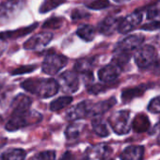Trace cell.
Here are the masks:
<instances>
[{"label": "cell", "mask_w": 160, "mask_h": 160, "mask_svg": "<svg viewBox=\"0 0 160 160\" xmlns=\"http://www.w3.org/2000/svg\"><path fill=\"white\" fill-rule=\"evenodd\" d=\"M21 88L43 99L56 95L59 90L58 83L54 78H28L22 82Z\"/></svg>", "instance_id": "1"}, {"label": "cell", "mask_w": 160, "mask_h": 160, "mask_svg": "<svg viewBox=\"0 0 160 160\" xmlns=\"http://www.w3.org/2000/svg\"><path fill=\"white\" fill-rule=\"evenodd\" d=\"M42 120V115L35 110H27L20 113H12L11 119L7 122L5 128L7 131L13 132L23 127L34 125Z\"/></svg>", "instance_id": "2"}, {"label": "cell", "mask_w": 160, "mask_h": 160, "mask_svg": "<svg viewBox=\"0 0 160 160\" xmlns=\"http://www.w3.org/2000/svg\"><path fill=\"white\" fill-rule=\"evenodd\" d=\"M131 114L129 110H119L112 114L108 119V122L117 135H125L130 132L131 128Z\"/></svg>", "instance_id": "3"}, {"label": "cell", "mask_w": 160, "mask_h": 160, "mask_svg": "<svg viewBox=\"0 0 160 160\" xmlns=\"http://www.w3.org/2000/svg\"><path fill=\"white\" fill-rule=\"evenodd\" d=\"M25 0H7L0 4V23L6 24L13 20L24 9Z\"/></svg>", "instance_id": "4"}, {"label": "cell", "mask_w": 160, "mask_h": 160, "mask_svg": "<svg viewBox=\"0 0 160 160\" xmlns=\"http://www.w3.org/2000/svg\"><path fill=\"white\" fill-rule=\"evenodd\" d=\"M67 63L68 58L65 56L57 53H49L45 56L42 61V70L48 75H55L64 68Z\"/></svg>", "instance_id": "5"}, {"label": "cell", "mask_w": 160, "mask_h": 160, "mask_svg": "<svg viewBox=\"0 0 160 160\" xmlns=\"http://www.w3.org/2000/svg\"><path fill=\"white\" fill-rule=\"evenodd\" d=\"M144 38L145 37L141 34L129 35L116 44L113 53H122L132 57L133 53L144 42Z\"/></svg>", "instance_id": "6"}, {"label": "cell", "mask_w": 160, "mask_h": 160, "mask_svg": "<svg viewBox=\"0 0 160 160\" xmlns=\"http://www.w3.org/2000/svg\"><path fill=\"white\" fill-rule=\"evenodd\" d=\"M58 83L65 93H74L79 89V77L74 71H66L58 75Z\"/></svg>", "instance_id": "7"}, {"label": "cell", "mask_w": 160, "mask_h": 160, "mask_svg": "<svg viewBox=\"0 0 160 160\" xmlns=\"http://www.w3.org/2000/svg\"><path fill=\"white\" fill-rule=\"evenodd\" d=\"M157 54L152 45H143L137 50L135 54V62L140 69H145L154 63Z\"/></svg>", "instance_id": "8"}, {"label": "cell", "mask_w": 160, "mask_h": 160, "mask_svg": "<svg viewBox=\"0 0 160 160\" xmlns=\"http://www.w3.org/2000/svg\"><path fill=\"white\" fill-rule=\"evenodd\" d=\"M112 152V148L106 143L95 144L87 148L82 160H106Z\"/></svg>", "instance_id": "9"}, {"label": "cell", "mask_w": 160, "mask_h": 160, "mask_svg": "<svg viewBox=\"0 0 160 160\" xmlns=\"http://www.w3.org/2000/svg\"><path fill=\"white\" fill-rule=\"evenodd\" d=\"M53 39L51 32H40L24 42V49L26 50H40L48 45Z\"/></svg>", "instance_id": "10"}, {"label": "cell", "mask_w": 160, "mask_h": 160, "mask_svg": "<svg viewBox=\"0 0 160 160\" xmlns=\"http://www.w3.org/2000/svg\"><path fill=\"white\" fill-rule=\"evenodd\" d=\"M92 67H93V59L90 58H85L76 60L73 66L74 72L83 75L87 86L92 84V81H93Z\"/></svg>", "instance_id": "11"}, {"label": "cell", "mask_w": 160, "mask_h": 160, "mask_svg": "<svg viewBox=\"0 0 160 160\" xmlns=\"http://www.w3.org/2000/svg\"><path fill=\"white\" fill-rule=\"evenodd\" d=\"M92 102L89 100L86 101H82L78 103L77 105H75L74 107L71 108L67 113H66V119L68 121L73 122V121H77L80 119H83L86 117L90 116V110H91V107H92Z\"/></svg>", "instance_id": "12"}, {"label": "cell", "mask_w": 160, "mask_h": 160, "mask_svg": "<svg viewBox=\"0 0 160 160\" xmlns=\"http://www.w3.org/2000/svg\"><path fill=\"white\" fill-rule=\"evenodd\" d=\"M142 22V13L138 11L127 15L124 18H122L119 27H118V31L121 34H127L136 28H138L140 23Z\"/></svg>", "instance_id": "13"}, {"label": "cell", "mask_w": 160, "mask_h": 160, "mask_svg": "<svg viewBox=\"0 0 160 160\" xmlns=\"http://www.w3.org/2000/svg\"><path fill=\"white\" fill-rule=\"evenodd\" d=\"M122 69V67L111 62L110 64L104 66L98 71L99 80L103 83H112L120 76Z\"/></svg>", "instance_id": "14"}, {"label": "cell", "mask_w": 160, "mask_h": 160, "mask_svg": "<svg viewBox=\"0 0 160 160\" xmlns=\"http://www.w3.org/2000/svg\"><path fill=\"white\" fill-rule=\"evenodd\" d=\"M121 20V17L108 16L98 25V31L103 35L110 36L118 29Z\"/></svg>", "instance_id": "15"}, {"label": "cell", "mask_w": 160, "mask_h": 160, "mask_svg": "<svg viewBox=\"0 0 160 160\" xmlns=\"http://www.w3.org/2000/svg\"><path fill=\"white\" fill-rule=\"evenodd\" d=\"M145 149L141 145H131L126 147L120 154L121 160H144Z\"/></svg>", "instance_id": "16"}, {"label": "cell", "mask_w": 160, "mask_h": 160, "mask_svg": "<svg viewBox=\"0 0 160 160\" xmlns=\"http://www.w3.org/2000/svg\"><path fill=\"white\" fill-rule=\"evenodd\" d=\"M31 104H32V100L30 97H28L24 93H19L13 98L11 104L12 113H20V112L27 111L30 109Z\"/></svg>", "instance_id": "17"}, {"label": "cell", "mask_w": 160, "mask_h": 160, "mask_svg": "<svg viewBox=\"0 0 160 160\" xmlns=\"http://www.w3.org/2000/svg\"><path fill=\"white\" fill-rule=\"evenodd\" d=\"M38 27V24L35 23L31 26L26 27V28H21L15 30H10V31H4L0 33V42H4L8 39H12V40H15L24 36H27L28 34L31 33V31H33L34 29H36Z\"/></svg>", "instance_id": "18"}, {"label": "cell", "mask_w": 160, "mask_h": 160, "mask_svg": "<svg viewBox=\"0 0 160 160\" xmlns=\"http://www.w3.org/2000/svg\"><path fill=\"white\" fill-rule=\"evenodd\" d=\"M117 101L115 97H111L108 100L101 101L96 104H92L91 110H90V116L96 117V116H101L104 113L108 112L109 109H111L115 105Z\"/></svg>", "instance_id": "19"}, {"label": "cell", "mask_w": 160, "mask_h": 160, "mask_svg": "<svg viewBox=\"0 0 160 160\" xmlns=\"http://www.w3.org/2000/svg\"><path fill=\"white\" fill-rule=\"evenodd\" d=\"M148 89V85H140L133 88H128L122 91V100L123 103H129L133 99L140 97L144 94L146 90Z\"/></svg>", "instance_id": "20"}, {"label": "cell", "mask_w": 160, "mask_h": 160, "mask_svg": "<svg viewBox=\"0 0 160 160\" xmlns=\"http://www.w3.org/2000/svg\"><path fill=\"white\" fill-rule=\"evenodd\" d=\"M150 121L145 114H138L134 120L131 122V128L136 133H144L147 132L150 128Z\"/></svg>", "instance_id": "21"}, {"label": "cell", "mask_w": 160, "mask_h": 160, "mask_svg": "<svg viewBox=\"0 0 160 160\" xmlns=\"http://www.w3.org/2000/svg\"><path fill=\"white\" fill-rule=\"evenodd\" d=\"M92 125L93 132L97 136H99L101 138H107V137L109 136V130L108 128V125L100 118V116L93 117V120L92 122Z\"/></svg>", "instance_id": "22"}, {"label": "cell", "mask_w": 160, "mask_h": 160, "mask_svg": "<svg viewBox=\"0 0 160 160\" xmlns=\"http://www.w3.org/2000/svg\"><path fill=\"white\" fill-rule=\"evenodd\" d=\"M76 35L85 42H92L96 36V29L91 25H83L77 28Z\"/></svg>", "instance_id": "23"}, {"label": "cell", "mask_w": 160, "mask_h": 160, "mask_svg": "<svg viewBox=\"0 0 160 160\" xmlns=\"http://www.w3.org/2000/svg\"><path fill=\"white\" fill-rule=\"evenodd\" d=\"M27 152L23 149L12 148L5 151L0 155V160H25Z\"/></svg>", "instance_id": "24"}, {"label": "cell", "mask_w": 160, "mask_h": 160, "mask_svg": "<svg viewBox=\"0 0 160 160\" xmlns=\"http://www.w3.org/2000/svg\"><path fill=\"white\" fill-rule=\"evenodd\" d=\"M85 127V124L82 122H72L71 123L65 131V137L68 140H73L79 138Z\"/></svg>", "instance_id": "25"}, {"label": "cell", "mask_w": 160, "mask_h": 160, "mask_svg": "<svg viewBox=\"0 0 160 160\" xmlns=\"http://www.w3.org/2000/svg\"><path fill=\"white\" fill-rule=\"evenodd\" d=\"M72 102V96L67 95V96L58 97V99H56V100L51 102V104H50V110L51 111L61 110V109L65 108L66 107H68Z\"/></svg>", "instance_id": "26"}, {"label": "cell", "mask_w": 160, "mask_h": 160, "mask_svg": "<svg viewBox=\"0 0 160 160\" xmlns=\"http://www.w3.org/2000/svg\"><path fill=\"white\" fill-rule=\"evenodd\" d=\"M66 0H43V2L42 3L39 12L41 13H46L49 12L56 8L59 7L60 5L64 4Z\"/></svg>", "instance_id": "27"}, {"label": "cell", "mask_w": 160, "mask_h": 160, "mask_svg": "<svg viewBox=\"0 0 160 160\" xmlns=\"http://www.w3.org/2000/svg\"><path fill=\"white\" fill-rule=\"evenodd\" d=\"M63 21L64 19L58 16L51 17L44 22V24L42 25V28L43 29H58L61 28Z\"/></svg>", "instance_id": "28"}, {"label": "cell", "mask_w": 160, "mask_h": 160, "mask_svg": "<svg viewBox=\"0 0 160 160\" xmlns=\"http://www.w3.org/2000/svg\"><path fill=\"white\" fill-rule=\"evenodd\" d=\"M111 83H107V84H90L87 86L88 92L93 95H97L101 92H106L107 90L110 89L111 86L109 85Z\"/></svg>", "instance_id": "29"}, {"label": "cell", "mask_w": 160, "mask_h": 160, "mask_svg": "<svg viewBox=\"0 0 160 160\" xmlns=\"http://www.w3.org/2000/svg\"><path fill=\"white\" fill-rule=\"evenodd\" d=\"M109 5L110 3L108 0H92L90 3L86 4V7L91 10L100 11V10L107 9L108 7H109Z\"/></svg>", "instance_id": "30"}, {"label": "cell", "mask_w": 160, "mask_h": 160, "mask_svg": "<svg viewBox=\"0 0 160 160\" xmlns=\"http://www.w3.org/2000/svg\"><path fill=\"white\" fill-rule=\"evenodd\" d=\"M37 69V66L34 64H30V65H24L21 67H18L14 70H12L11 72L12 75H20V74H24V73H29L31 72H34Z\"/></svg>", "instance_id": "31"}, {"label": "cell", "mask_w": 160, "mask_h": 160, "mask_svg": "<svg viewBox=\"0 0 160 160\" xmlns=\"http://www.w3.org/2000/svg\"><path fill=\"white\" fill-rule=\"evenodd\" d=\"M31 160H56L55 151H43L32 157Z\"/></svg>", "instance_id": "32"}, {"label": "cell", "mask_w": 160, "mask_h": 160, "mask_svg": "<svg viewBox=\"0 0 160 160\" xmlns=\"http://www.w3.org/2000/svg\"><path fill=\"white\" fill-rule=\"evenodd\" d=\"M147 109L151 113H154V114L160 113V95L152 98L150 101V103L147 107Z\"/></svg>", "instance_id": "33"}, {"label": "cell", "mask_w": 160, "mask_h": 160, "mask_svg": "<svg viewBox=\"0 0 160 160\" xmlns=\"http://www.w3.org/2000/svg\"><path fill=\"white\" fill-rule=\"evenodd\" d=\"M90 17V13L85 11V10H80V9H74L72 13H71V18L73 21L81 20V19H86Z\"/></svg>", "instance_id": "34"}, {"label": "cell", "mask_w": 160, "mask_h": 160, "mask_svg": "<svg viewBox=\"0 0 160 160\" xmlns=\"http://www.w3.org/2000/svg\"><path fill=\"white\" fill-rule=\"evenodd\" d=\"M142 30L147 31H154V30H160V21L151 22L149 24H145L141 27Z\"/></svg>", "instance_id": "35"}, {"label": "cell", "mask_w": 160, "mask_h": 160, "mask_svg": "<svg viewBox=\"0 0 160 160\" xmlns=\"http://www.w3.org/2000/svg\"><path fill=\"white\" fill-rule=\"evenodd\" d=\"M159 15V12H158V9H150L148 10L147 12V18L148 19H153L155 17H157Z\"/></svg>", "instance_id": "36"}, {"label": "cell", "mask_w": 160, "mask_h": 160, "mask_svg": "<svg viewBox=\"0 0 160 160\" xmlns=\"http://www.w3.org/2000/svg\"><path fill=\"white\" fill-rule=\"evenodd\" d=\"M59 160H75V157L72 152L67 151L63 153V155L61 156V158Z\"/></svg>", "instance_id": "37"}, {"label": "cell", "mask_w": 160, "mask_h": 160, "mask_svg": "<svg viewBox=\"0 0 160 160\" xmlns=\"http://www.w3.org/2000/svg\"><path fill=\"white\" fill-rule=\"evenodd\" d=\"M114 1L117 3H123V2H128L130 0H114Z\"/></svg>", "instance_id": "38"}, {"label": "cell", "mask_w": 160, "mask_h": 160, "mask_svg": "<svg viewBox=\"0 0 160 160\" xmlns=\"http://www.w3.org/2000/svg\"><path fill=\"white\" fill-rule=\"evenodd\" d=\"M3 45H2V42H0V55H2V53H3V50H4V47H2Z\"/></svg>", "instance_id": "39"}, {"label": "cell", "mask_w": 160, "mask_h": 160, "mask_svg": "<svg viewBox=\"0 0 160 160\" xmlns=\"http://www.w3.org/2000/svg\"><path fill=\"white\" fill-rule=\"evenodd\" d=\"M157 143L160 145V132H159V135H158V138H157Z\"/></svg>", "instance_id": "40"}, {"label": "cell", "mask_w": 160, "mask_h": 160, "mask_svg": "<svg viewBox=\"0 0 160 160\" xmlns=\"http://www.w3.org/2000/svg\"><path fill=\"white\" fill-rule=\"evenodd\" d=\"M2 87H3V81H2L1 79H0V89H1Z\"/></svg>", "instance_id": "41"}, {"label": "cell", "mask_w": 160, "mask_h": 160, "mask_svg": "<svg viewBox=\"0 0 160 160\" xmlns=\"http://www.w3.org/2000/svg\"><path fill=\"white\" fill-rule=\"evenodd\" d=\"M0 122H2V117L1 116H0Z\"/></svg>", "instance_id": "42"}]
</instances>
